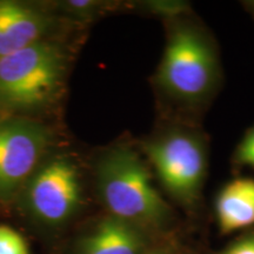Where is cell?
Returning a JSON list of instances; mask_svg holds the SVG:
<instances>
[{"instance_id":"15","label":"cell","mask_w":254,"mask_h":254,"mask_svg":"<svg viewBox=\"0 0 254 254\" xmlns=\"http://www.w3.org/2000/svg\"><path fill=\"white\" fill-rule=\"evenodd\" d=\"M146 254H173V252L171 249H158L155 251H150Z\"/></svg>"},{"instance_id":"14","label":"cell","mask_w":254,"mask_h":254,"mask_svg":"<svg viewBox=\"0 0 254 254\" xmlns=\"http://www.w3.org/2000/svg\"><path fill=\"white\" fill-rule=\"evenodd\" d=\"M71 4L73 7H75V8H86V7H90V6H92L91 1H72Z\"/></svg>"},{"instance_id":"11","label":"cell","mask_w":254,"mask_h":254,"mask_svg":"<svg viewBox=\"0 0 254 254\" xmlns=\"http://www.w3.org/2000/svg\"><path fill=\"white\" fill-rule=\"evenodd\" d=\"M232 161L236 167L254 170V126L251 127L238 144Z\"/></svg>"},{"instance_id":"6","label":"cell","mask_w":254,"mask_h":254,"mask_svg":"<svg viewBox=\"0 0 254 254\" xmlns=\"http://www.w3.org/2000/svg\"><path fill=\"white\" fill-rule=\"evenodd\" d=\"M43 134L18 124L0 125V193H9L26 179L39 160Z\"/></svg>"},{"instance_id":"13","label":"cell","mask_w":254,"mask_h":254,"mask_svg":"<svg viewBox=\"0 0 254 254\" xmlns=\"http://www.w3.org/2000/svg\"><path fill=\"white\" fill-rule=\"evenodd\" d=\"M23 47L25 46H21L20 44L7 36L4 31L0 30V59L12 55L15 51L23 49Z\"/></svg>"},{"instance_id":"2","label":"cell","mask_w":254,"mask_h":254,"mask_svg":"<svg viewBox=\"0 0 254 254\" xmlns=\"http://www.w3.org/2000/svg\"><path fill=\"white\" fill-rule=\"evenodd\" d=\"M100 194L113 217L135 225L163 227L171 208L155 189L148 168L135 152L116 148L98 168Z\"/></svg>"},{"instance_id":"7","label":"cell","mask_w":254,"mask_h":254,"mask_svg":"<svg viewBox=\"0 0 254 254\" xmlns=\"http://www.w3.org/2000/svg\"><path fill=\"white\" fill-rule=\"evenodd\" d=\"M146 249L138 226L110 215L82 239L77 254H146Z\"/></svg>"},{"instance_id":"12","label":"cell","mask_w":254,"mask_h":254,"mask_svg":"<svg viewBox=\"0 0 254 254\" xmlns=\"http://www.w3.org/2000/svg\"><path fill=\"white\" fill-rule=\"evenodd\" d=\"M219 254H254V233L241 237Z\"/></svg>"},{"instance_id":"8","label":"cell","mask_w":254,"mask_h":254,"mask_svg":"<svg viewBox=\"0 0 254 254\" xmlns=\"http://www.w3.org/2000/svg\"><path fill=\"white\" fill-rule=\"evenodd\" d=\"M215 213L222 234L254 225L253 178H236L222 187L215 200Z\"/></svg>"},{"instance_id":"16","label":"cell","mask_w":254,"mask_h":254,"mask_svg":"<svg viewBox=\"0 0 254 254\" xmlns=\"http://www.w3.org/2000/svg\"><path fill=\"white\" fill-rule=\"evenodd\" d=\"M246 7L247 9L250 11V13L253 15L254 17V1H250V2H246Z\"/></svg>"},{"instance_id":"1","label":"cell","mask_w":254,"mask_h":254,"mask_svg":"<svg viewBox=\"0 0 254 254\" xmlns=\"http://www.w3.org/2000/svg\"><path fill=\"white\" fill-rule=\"evenodd\" d=\"M170 14L166 47L157 72V84L176 105L178 120L193 118L213 100L221 80L217 44L205 25L179 7Z\"/></svg>"},{"instance_id":"3","label":"cell","mask_w":254,"mask_h":254,"mask_svg":"<svg viewBox=\"0 0 254 254\" xmlns=\"http://www.w3.org/2000/svg\"><path fill=\"white\" fill-rule=\"evenodd\" d=\"M155 173L166 192L186 207L201 196L208 167L207 141L195 123L177 120L146 145Z\"/></svg>"},{"instance_id":"9","label":"cell","mask_w":254,"mask_h":254,"mask_svg":"<svg viewBox=\"0 0 254 254\" xmlns=\"http://www.w3.org/2000/svg\"><path fill=\"white\" fill-rule=\"evenodd\" d=\"M0 30L21 46H27L39 41L45 30V21L23 5L0 1Z\"/></svg>"},{"instance_id":"10","label":"cell","mask_w":254,"mask_h":254,"mask_svg":"<svg viewBox=\"0 0 254 254\" xmlns=\"http://www.w3.org/2000/svg\"><path fill=\"white\" fill-rule=\"evenodd\" d=\"M0 254H30V250L17 231L0 225Z\"/></svg>"},{"instance_id":"5","label":"cell","mask_w":254,"mask_h":254,"mask_svg":"<svg viewBox=\"0 0 254 254\" xmlns=\"http://www.w3.org/2000/svg\"><path fill=\"white\" fill-rule=\"evenodd\" d=\"M80 186L74 166L66 160H55L34 178L30 187V202L43 220L62 222L77 208Z\"/></svg>"},{"instance_id":"4","label":"cell","mask_w":254,"mask_h":254,"mask_svg":"<svg viewBox=\"0 0 254 254\" xmlns=\"http://www.w3.org/2000/svg\"><path fill=\"white\" fill-rule=\"evenodd\" d=\"M63 73L62 55L50 44H31L0 59V98L32 106L49 99Z\"/></svg>"}]
</instances>
